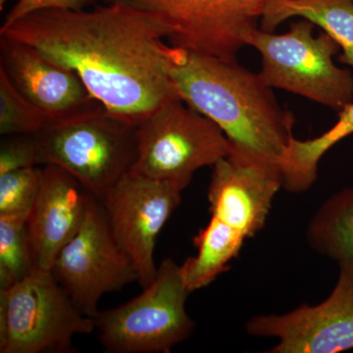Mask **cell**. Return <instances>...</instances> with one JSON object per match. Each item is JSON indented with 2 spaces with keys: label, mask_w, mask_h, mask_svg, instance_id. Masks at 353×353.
<instances>
[{
  "label": "cell",
  "mask_w": 353,
  "mask_h": 353,
  "mask_svg": "<svg viewBox=\"0 0 353 353\" xmlns=\"http://www.w3.org/2000/svg\"><path fill=\"white\" fill-rule=\"evenodd\" d=\"M181 201L182 192L170 183L131 173L101 199L114 238L132 260L143 289L157 276L158 234Z\"/></svg>",
  "instance_id": "30bf717a"
},
{
  "label": "cell",
  "mask_w": 353,
  "mask_h": 353,
  "mask_svg": "<svg viewBox=\"0 0 353 353\" xmlns=\"http://www.w3.org/2000/svg\"><path fill=\"white\" fill-rule=\"evenodd\" d=\"M50 125L46 114L28 101L0 68V134H37Z\"/></svg>",
  "instance_id": "ffe728a7"
},
{
  "label": "cell",
  "mask_w": 353,
  "mask_h": 353,
  "mask_svg": "<svg viewBox=\"0 0 353 353\" xmlns=\"http://www.w3.org/2000/svg\"><path fill=\"white\" fill-rule=\"evenodd\" d=\"M50 271L76 307L90 318L101 311L102 296L138 282L132 260L114 238L103 206L94 196L82 227Z\"/></svg>",
  "instance_id": "9c48e42d"
},
{
  "label": "cell",
  "mask_w": 353,
  "mask_h": 353,
  "mask_svg": "<svg viewBox=\"0 0 353 353\" xmlns=\"http://www.w3.org/2000/svg\"><path fill=\"white\" fill-rule=\"evenodd\" d=\"M0 36L75 72L109 114L132 126L180 99L166 31L154 16L122 2L38 11L0 30Z\"/></svg>",
  "instance_id": "6da1fadb"
},
{
  "label": "cell",
  "mask_w": 353,
  "mask_h": 353,
  "mask_svg": "<svg viewBox=\"0 0 353 353\" xmlns=\"http://www.w3.org/2000/svg\"><path fill=\"white\" fill-rule=\"evenodd\" d=\"M92 194L57 165H44L38 196L27 221L36 270L50 271L57 255L78 233Z\"/></svg>",
  "instance_id": "5bb4252c"
},
{
  "label": "cell",
  "mask_w": 353,
  "mask_h": 353,
  "mask_svg": "<svg viewBox=\"0 0 353 353\" xmlns=\"http://www.w3.org/2000/svg\"><path fill=\"white\" fill-rule=\"evenodd\" d=\"M29 215H0V290L8 289L36 271L27 221Z\"/></svg>",
  "instance_id": "d6986e66"
},
{
  "label": "cell",
  "mask_w": 353,
  "mask_h": 353,
  "mask_svg": "<svg viewBox=\"0 0 353 353\" xmlns=\"http://www.w3.org/2000/svg\"><path fill=\"white\" fill-rule=\"evenodd\" d=\"M281 188L279 165L231 152L213 166L208 190L211 217L245 240L253 238L263 229Z\"/></svg>",
  "instance_id": "7c38bea8"
},
{
  "label": "cell",
  "mask_w": 353,
  "mask_h": 353,
  "mask_svg": "<svg viewBox=\"0 0 353 353\" xmlns=\"http://www.w3.org/2000/svg\"><path fill=\"white\" fill-rule=\"evenodd\" d=\"M43 165H57L101 199L129 173L136 157V127L105 108L50 125L34 134Z\"/></svg>",
  "instance_id": "8992f818"
},
{
  "label": "cell",
  "mask_w": 353,
  "mask_h": 353,
  "mask_svg": "<svg viewBox=\"0 0 353 353\" xmlns=\"http://www.w3.org/2000/svg\"><path fill=\"white\" fill-rule=\"evenodd\" d=\"M170 76L180 99L221 128L232 152L280 166L296 120L260 74L173 46Z\"/></svg>",
  "instance_id": "7a4b0ae2"
},
{
  "label": "cell",
  "mask_w": 353,
  "mask_h": 353,
  "mask_svg": "<svg viewBox=\"0 0 353 353\" xmlns=\"http://www.w3.org/2000/svg\"><path fill=\"white\" fill-rule=\"evenodd\" d=\"M94 332L50 271L0 290V353H74V338Z\"/></svg>",
  "instance_id": "52a82bcc"
},
{
  "label": "cell",
  "mask_w": 353,
  "mask_h": 353,
  "mask_svg": "<svg viewBox=\"0 0 353 353\" xmlns=\"http://www.w3.org/2000/svg\"><path fill=\"white\" fill-rule=\"evenodd\" d=\"M7 1H8V0H0V10H3V7L6 6Z\"/></svg>",
  "instance_id": "cb8c5ba5"
},
{
  "label": "cell",
  "mask_w": 353,
  "mask_h": 353,
  "mask_svg": "<svg viewBox=\"0 0 353 353\" xmlns=\"http://www.w3.org/2000/svg\"><path fill=\"white\" fill-rule=\"evenodd\" d=\"M307 241L315 252L353 275V188L336 192L322 204L309 224Z\"/></svg>",
  "instance_id": "2e32d148"
},
{
  "label": "cell",
  "mask_w": 353,
  "mask_h": 353,
  "mask_svg": "<svg viewBox=\"0 0 353 353\" xmlns=\"http://www.w3.org/2000/svg\"><path fill=\"white\" fill-rule=\"evenodd\" d=\"M245 241L234 230L211 217L206 227L194 239L197 248L196 256L189 257L181 265L183 279L190 294L208 287L226 271Z\"/></svg>",
  "instance_id": "ac0fdd59"
},
{
  "label": "cell",
  "mask_w": 353,
  "mask_h": 353,
  "mask_svg": "<svg viewBox=\"0 0 353 353\" xmlns=\"http://www.w3.org/2000/svg\"><path fill=\"white\" fill-rule=\"evenodd\" d=\"M301 17L319 26L339 44L341 63L353 68V0H268L260 29L274 32L284 21Z\"/></svg>",
  "instance_id": "9a60e30c"
},
{
  "label": "cell",
  "mask_w": 353,
  "mask_h": 353,
  "mask_svg": "<svg viewBox=\"0 0 353 353\" xmlns=\"http://www.w3.org/2000/svg\"><path fill=\"white\" fill-rule=\"evenodd\" d=\"M190 292L181 265L170 259L157 267L154 280L128 303L99 311L94 318L97 339L108 353H169L194 330L188 314Z\"/></svg>",
  "instance_id": "5b68a950"
},
{
  "label": "cell",
  "mask_w": 353,
  "mask_h": 353,
  "mask_svg": "<svg viewBox=\"0 0 353 353\" xmlns=\"http://www.w3.org/2000/svg\"><path fill=\"white\" fill-rule=\"evenodd\" d=\"M231 152V143L216 123L174 99L136 127V157L129 173L183 192L199 169L214 166Z\"/></svg>",
  "instance_id": "3957f363"
},
{
  "label": "cell",
  "mask_w": 353,
  "mask_h": 353,
  "mask_svg": "<svg viewBox=\"0 0 353 353\" xmlns=\"http://www.w3.org/2000/svg\"><path fill=\"white\" fill-rule=\"evenodd\" d=\"M0 68L46 114L50 125L104 108L75 72L50 61L29 44L0 36Z\"/></svg>",
  "instance_id": "4fadbf2b"
},
{
  "label": "cell",
  "mask_w": 353,
  "mask_h": 353,
  "mask_svg": "<svg viewBox=\"0 0 353 353\" xmlns=\"http://www.w3.org/2000/svg\"><path fill=\"white\" fill-rule=\"evenodd\" d=\"M314 29L306 19L292 23L282 34L259 28L245 43L261 55L259 74L267 85L341 111L353 101V75L334 63L340 44L325 32L315 37Z\"/></svg>",
  "instance_id": "277c9868"
},
{
  "label": "cell",
  "mask_w": 353,
  "mask_h": 353,
  "mask_svg": "<svg viewBox=\"0 0 353 353\" xmlns=\"http://www.w3.org/2000/svg\"><path fill=\"white\" fill-rule=\"evenodd\" d=\"M43 166L0 175V215H29L38 196Z\"/></svg>",
  "instance_id": "44dd1931"
},
{
  "label": "cell",
  "mask_w": 353,
  "mask_h": 353,
  "mask_svg": "<svg viewBox=\"0 0 353 353\" xmlns=\"http://www.w3.org/2000/svg\"><path fill=\"white\" fill-rule=\"evenodd\" d=\"M154 16L174 48L236 60L245 38L260 28L268 0H106Z\"/></svg>",
  "instance_id": "ba28073f"
},
{
  "label": "cell",
  "mask_w": 353,
  "mask_h": 353,
  "mask_svg": "<svg viewBox=\"0 0 353 353\" xmlns=\"http://www.w3.org/2000/svg\"><path fill=\"white\" fill-rule=\"evenodd\" d=\"M90 0H18L6 17L1 29H6L30 14L46 9H83Z\"/></svg>",
  "instance_id": "603a6c76"
},
{
  "label": "cell",
  "mask_w": 353,
  "mask_h": 353,
  "mask_svg": "<svg viewBox=\"0 0 353 353\" xmlns=\"http://www.w3.org/2000/svg\"><path fill=\"white\" fill-rule=\"evenodd\" d=\"M353 134V101L339 111V120L321 136L307 141L292 138L280 164L283 188L292 194L307 192L317 180L320 160Z\"/></svg>",
  "instance_id": "e0dca14e"
},
{
  "label": "cell",
  "mask_w": 353,
  "mask_h": 353,
  "mask_svg": "<svg viewBox=\"0 0 353 353\" xmlns=\"http://www.w3.org/2000/svg\"><path fill=\"white\" fill-rule=\"evenodd\" d=\"M0 143V175L8 172L43 166L34 134L2 136Z\"/></svg>",
  "instance_id": "7402d4cb"
},
{
  "label": "cell",
  "mask_w": 353,
  "mask_h": 353,
  "mask_svg": "<svg viewBox=\"0 0 353 353\" xmlns=\"http://www.w3.org/2000/svg\"><path fill=\"white\" fill-rule=\"evenodd\" d=\"M252 336L278 339L270 353H336L353 350V275L340 269L328 299L285 314L257 315L245 325Z\"/></svg>",
  "instance_id": "8fae6325"
}]
</instances>
